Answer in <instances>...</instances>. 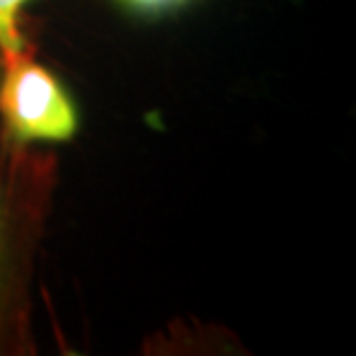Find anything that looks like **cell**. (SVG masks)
Here are the masks:
<instances>
[{"instance_id":"obj_1","label":"cell","mask_w":356,"mask_h":356,"mask_svg":"<svg viewBox=\"0 0 356 356\" xmlns=\"http://www.w3.org/2000/svg\"><path fill=\"white\" fill-rule=\"evenodd\" d=\"M0 120L10 144L19 148L35 141H70L79 127L72 97L31 51L3 58Z\"/></svg>"},{"instance_id":"obj_2","label":"cell","mask_w":356,"mask_h":356,"mask_svg":"<svg viewBox=\"0 0 356 356\" xmlns=\"http://www.w3.org/2000/svg\"><path fill=\"white\" fill-rule=\"evenodd\" d=\"M3 72V54H0ZM24 227L14 216V202L0 183V352L17 345L24 333V287H21V257H24Z\"/></svg>"},{"instance_id":"obj_3","label":"cell","mask_w":356,"mask_h":356,"mask_svg":"<svg viewBox=\"0 0 356 356\" xmlns=\"http://www.w3.org/2000/svg\"><path fill=\"white\" fill-rule=\"evenodd\" d=\"M31 0H0V54L3 58L28 51L24 35L19 31V12Z\"/></svg>"},{"instance_id":"obj_4","label":"cell","mask_w":356,"mask_h":356,"mask_svg":"<svg viewBox=\"0 0 356 356\" xmlns=\"http://www.w3.org/2000/svg\"><path fill=\"white\" fill-rule=\"evenodd\" d=\"M120 3H125L127 7H134V10H141V12H160L172 5L183 3V0H120Z\"/></svg>"}]
</instances>
